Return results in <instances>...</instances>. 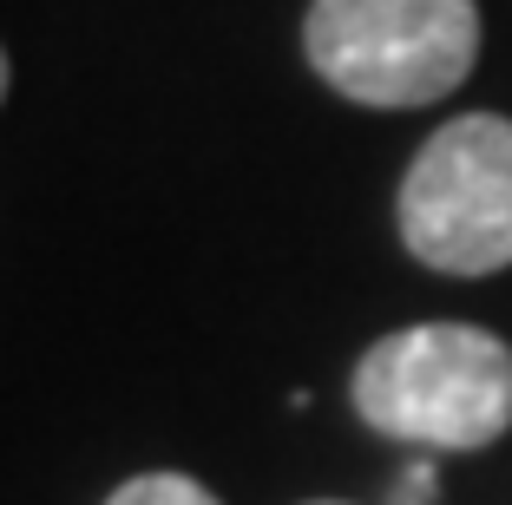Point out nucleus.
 I'll return each instance as SVG.
<instances>
[{
    "instance_id": "nucleus-7",
    "label": "nucleus",
    "mask_w": 512,
    "mask_h": 505,
    "mask_svg": "<svg viewBox=\"0 0 512 505\" xmlns=\"http://www.w3.org/2000/svg\"><path fill=\"white\" fill-rule=\"evenodd\" d=\"M316 505H342V499H316Z\"/></svg>"
},
{
    "instance_id": "nucleus-5",
    "label": "nucleus",
    "mask_w": 512,
    "mask_h": 505,
    "mask_svg": "<svg viewBox=\"0 0 512 505\" xmlns=\"http://www.w3.org/2000/svg\"><path fill=\"white\" fill-rule=\"evenodd\" d=\"M394 505H434V466H407V479L394 486Z\"/></svg>"
},
{
    "instance_id": "nucleus-1",
    "label": "nucleus",
    "mask_w": 512,
    "mask_h": 505,
    "mask_svg": "<svg viewBox=\"0 0 512 505\" xmlns=\"http://www.w3.org/2000/svg\"><path fill=\"white\" fill-rule=\"evenodd\" d=\"M355 414L427 453H480L512 427V348L473 322L394 328L355 361Z\"/></svg>"
},
{
    "instance_id": "nucleus-4",
    "label": "nucleus",
    "mask_w": 512,
    "mask_h": 505,
    "mask_svg": "<svg viewBox=\"0 0 512 505\" xmlns=\"http://www.w3.org/2000/svg\"><path fill=\"white\" fill-rule=\"evenodd\" d=\"M106 505H217V499L184 473H138V479H125Z\"/></svg>"
},
{
    "instance_id": "nucleus-6",
    "label": "nucleus",
    "mask_w": 512,
    "mask_h": 505,
    "mask_svg": "<svg viewBox=\"0 0 512 505\" xmlns=\"http://www.w3.org/2000/svg\"><path fill=\"white\" fill-rule=\"evenodd\" d=\"M7 86H14V66H7V53H0V105H7Z\"/></svg>"
},
{
    "instance_id": "nucleus-2",
    "label": "nucleus",
    "mask_w": 512,
    "mask_h": 505,
    "mask_svg": "<svg viewBox=\"0 0 512 505\" xmlns=\"http://www.w3.org/2000/svg\"><path fill=\"white\" fill-rule=\"evenodd\" d=\"M302 60L329 92L375 112H414L460 92L480 66L473 0H316Z\"/></svg>"
},
{
    "instance_id": "nucleus-3",
    "label": "nucleus",
    "mask_w": 512,
    "mask_h": 505,
    "mask_svg": "<svg viewBox=\"0 0 512 505\" xmlns=\"http://www.w3.org/2000/svg\"><path fill=\"white\" fill-rule=\"evenodd\" d=\"M401 243L440 276H493L512 263V119H447L401 178Z\"/></svg>"
}]
</instances>
